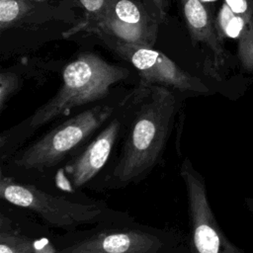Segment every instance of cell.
I'll list each match as a JSON object with an SVG mask.
<instances>
[{
  "label": "cell",
  "mask_w": 253,
  "mask_h": 253,
  "mask_svg": "<svg viewBox=\"0 0 253 253\" xmlns=\"http://www.w3.org/2000/svg\"><path fill=\"white\" fill-rule=\"evenodd\" d=\"M179 109L171 88L142 85L135 88L125 133L108 166L92 183L96 191L137 185L163 161Z\"/></svg>",
  "instance_id": "cell-1"
},
{
  "label": "cell",
  "mask_w": 253,
  "mask_h": 253,
  "mask_svg": "<svg viewBox=\"0 0 253 253\" xmlns=\"http://www.w3.org/2000/svg\"><path fill=\"white\" fill-rule=\"evenodd\" d=\"M128 70L113 65L96 54L85 53L62 71V83L46 103L0 134V162L29 142L43 127L52 126L81 107L105 100L114 84L126 79Z\"/></svg>",
  "instance_id": "cell-2"
},
{
  "label": "cell",
  "mask_w": 253,
  "mask_h": 253,
  "mask_svg": "<svg viewBox=\"0 0 253 253\" xmlns=\"http://www.w3.org/2000/svg\"><path fill=\"white\" fill-rule=\"evenodd\" d=\"M125 96L95 104L52 125L0 162V172L20 180L50 184L56 173L112 118Z\"/></svg>",
  "instance_id": "cell-3"
},
{
  "label": "cell",
  "mask_w": 253,
  "mask_h": 253,
  "mask_svg": "<svg viewBox=\"0 0 253 253\" xmlns=\"http://www.w3.org/2000/svg\"><path fill=\"white\" fill-rule=\"evenodd\" d=\"M79 193L57 191L43 184L13 178L0 172V199L33 213L47 228L72 232L101 223L133 218L104 201L81 198Z\"/></svg>",
  "instance_id": "cell-4"
},
{
  "label": "cell",
  "mask_w": 253,
  "mask_h": 253,
  "mask_svg": "<svg viewBox=\"0 0 253 253\" xmlns=\"http://www.w3.org/2000/svg\"><path fill=\"white\" fill-rule=\"evenodd\" d=\"M57 253H186V234L134 218L52 235Z\"/></svg>",
  "instance_id": "cell-5"
},
{
  "label": "cell",
  "mask_w": 253,
  "mask_h": 253,
  "mask_svg": "<svg viewBox=\"0 0 253 253\" xmlns=\"http://www.w3.org/2000/svg\"><path fill=\"white\" fill-rule=\"evenodd\" d=\"M135 89L126 94L121 106L96 135L54 176L50 184L60 191L79 193L90 188L112 160L125 133ZM48 184V185H50Z\"/></svg>",
  "instance_id": "cell-6"
},
{
  "label": "cell",
  "mask_w": 253,
  "mask_h": 253,
  "mask_svg": "<svg viewBox=\"0 0 253 253\" xmlns=\"http://www.w3.org/2000/svg\"><path fill=\"white\" fill-rule=\"evenodd\" d=\"M179 173L186 190L189 217L186 253H234L214 221L204 178L188 157L182 160Z\"/></svg>",
  "instance_id": "cell-7"
},
{
  "label": "cell",
  "mask_w": 253,
  "mask_h": 253,
  "mask_svg": "<svg viewBox=\"0 0 253 253\" xmlns=\"http://www.w3.org/2000/svg\"><path fill=\"white\" fill-rule=\"evenodd\" d=\"M158 23L139 0H112L105 13L89 25L90 31L112 48L117 45L151 47Z\"/></svg>",
  "instance_id": "cell-8"
},
{
  "label": "cell",
  "mask_w": 253,
  "mask_h": 253,
  "mask_svg": "<svg viewBox=\"0 0 253 253\" xmlns=\"http://www.w3.org/2000/svg\"><path fill=\"white\" fill-rule=\"evenodd\" d=\"M138 71L142 85H161L179 92L206 93L208 87L181 69L164 53L151 47L117 45L113 47Z\"/></svg>",
  "instance_id": "cell-9"
},
{
  "label": "cell",
  "mask_w": 253,
  "mask_h": 253,
  "mask_svg": "<svg viewBox=\"0 0 253 253\" xmlns=\"http://www.w3.org/2000/svg\"><path fill=\"white\" fill-rule=\"evenodd\" d=\"M24 213L10 204L7 208L1 205L0 253H36L37 238L48 233L49 228L30 220Z\"/></svg>",
  "instance_id": "cell-10"
},
{
  "label": "cell",
  "mask_w": 253,
  "mask_h": 253,
  "mask_svg": "<svg viewBox=\"0 0 253 253\" xmlns=\"http://www.w3.org/2000/svg\"><path fill=\"white\" fill-rule=\"evenodd\" d=\"M184 16L193 41L207 44L216 62H223L225 52L208 10L201 0H184Z\"/></svg>",
  "instance_id": "cell-11"
},
{
  "label": "cell",
  "mask_w": 253,
  "mask_h": 253,
  "mask_svg": "<svg viewBox=\"0 0 253 253\" xmlns=\"http://www.w3.org/2000/svg\"><path fill=\"white\" fill-rule=\"evenodd\" d=\"M228 7L245 23V33L238 42V56L242 66L253 70V0H225Z\"/></svg>",
  "instance_id": "cell-12"
},
{
  "label": "cell",
  "mask_w": 253,
  "mask_h": 253,
  "mask_svg": "<svg viewBox=\"0 0 253 253\" xmlns=\"http://www.w3.org/2000/svg\"><path fill=\"white\" fill-rule=\"evenodd\" d=\"M218 25L221 31L231 39H242L245 33V23L241 17L235 14L226 3L220 9L218 15Z\"/></svg>",
  "instance_id": "cell-13"
},
{
  "label": "cell",
  "mask_w": 253,
  "mask_h": 253,
  "mask_svg": "<svg viewBox=\"0 0 253 253\" xmlns=\"http://www.w3.org/2000/svg\"><path fill=\"white\" fill-rule=\"evenodd\" d=\"M29 9L25 0H0V26L4 30L18 21Z\"/></svg>",
  "instance_id": "cell-14"
},
{
  "label": "cell",
  "mask_w": 253,
  "mask_h": 253,
  "mask_svg": "<svg viewBox=\"0 0 253 253\" xmlns=\"http://www.w3.org/2000/svg\"><path fill=\"white\" fill-rule=\"evenodd\" d=\"M19 78L13 72H1L0 74V113L5 109L6 104L12 95L19 88Z\"/></svg>",
  "instance_id": "cell-15"
},
{
  "label": "cell",
  "mask_w": 253,
  "mask_h": 253,
  "mask_svg": "<svg viewBox=\"0 0 253 253\" xmlns=\"http://www.w3.org/2000/svg\"><path fill=\"white\" fill-rule=\"evenodd\" d=\"M80 5L83 7L87 14V22L91 24L100 18L107 8L109 7L112 0H78Z\"/></svg>",
  "instance_id": "cell-16"
},
{
  "label": "cell",
  "mask_w": 253,
  "mask_h": 253,
  "mask_svg": "<svg viewBox=\"0 0 253 253\" xmlns=\"http://www.w3.org/2000/svg\"><path fill=\"white\" fill-rule=\"evenodd\" d=\"M143 4L158 22L165 20L167 0H145Z\"/></svg>",
  "instance_id": "cell-17"
},
{
  "label": "cell",
  "mask_w": 253,
  "mask_h": 253,
  "mask_svg": "<svg viewBox=\"0 0 253 253\" xmlns=\"http://www.w3.org/2000/svg\"><path fill=\"white\" fill-rule=\"evenodd\" d=\"M204 1H214V0H204Z\"/></svg>",
  "instance_id": "cell-18"
}]
</instances>
